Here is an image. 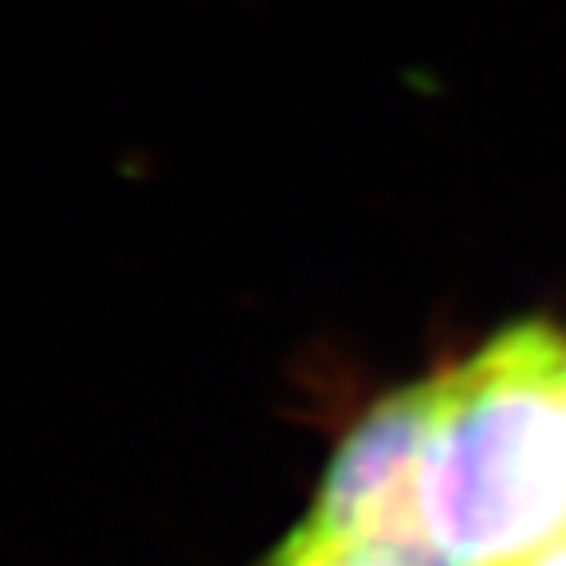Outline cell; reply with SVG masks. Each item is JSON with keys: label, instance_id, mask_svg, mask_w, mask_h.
<instances>
[{"label": "cell", "instance_id": "1", "mask_svg": "<svg viewBox=\"0 0 566 566\" xmlns=\"http://www.w3.org/2000/svg\"><path fill=\"white\" fill-rule=\"evenodd\" d=\"M417 476L429 566H520L566 535V331L515 323L433 374Z\"/></svg>", "mask_w": 566, "mask_h": 566}, {"label": "cell", "instance_id": "2", "mask_svg": "<svg viewBox=\"0 0 566 566\" xmlns=\"http://www.w3.org/2000/svg\"><path fill=\"white\" fill-rule=\"evenodd\" d=\"M437 378L381 398L338 444L300 535L327 543H389L417 551V476Z\"/></svg>", "mask_w": 566, "mask_h": 566}, {"label": "cell", "instance_id": "3", "mask_svg": "<svg viewBox=\"0 0 566 566\" xmlns=\"http://www.w3.org/2000/svg\"><path fill=\"white\" fill-rule=\"evenodd\" d=\"M272 566H429L417 558L413 551L389 547V543H327V539H307L295 531L292 539L283 543Z\"/></svg>", "mask_w": 566, "mask_h": 566}, {"label": "cell", "instance_id": "4", "mask_svg": "<svg viewBox=\"0 0 566 566\" xmlns=\"http://www.w3.org/2000/svg\"><path fill=\"white\" fill-rule=\"evenodd\" d=\"M520 566H566V535H558L555 543H547L543 551H535V555Z\"/></svg>", "mask_w": 566, "mask_h": 566}]
</instances>
